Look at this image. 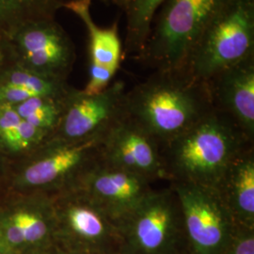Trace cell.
Here are the masks:
<instances>
[{
  "instance_id": "obj_8",
  "label": "cell",
  "mask_w": 254,
  "mask_h": 254,
  "mask_svg": "<svg viewBox=\"0 0 254 254\" xmlns=\"http://www.w3.org/2000/svg\"><path fill=\"white\" fill-rule=\"evenodd\" d=\"M100 158L150 182L168 179L159 143L125 113L105 132Z\"/></svg>"
},
{
  "instance_id": "obj_17",
  "label": "cell",
  "mask_w": 254,
  "mask_h": 254,
  "mask_svg": "<svg viewBox=\"0 0 254 254\" xmlns=\"http://www.w3.org/2000/svg\"><path fill=\"white\" fill-rule=\"evenodd\" d=\"M165 0H116L127 18L124 55H136L144 45L154 15Z\"/></svg>"
},
{
  "instance_id": "obj_14",
  "label": "cell",
  "mask_w": 254,
  "mask_h": 254,
  "mask_svg": "<svg viewBox=\"0 0 254 254\" xmlns=\"http://www.w3.org/2000/svg\"><path fill=\"white\" fill-rule=\"evenodd\" d=\"M80 197V200L68 202L62 211L66 226L74 236L100 245L121 236L114 218L83 192Z\"/></svg>"
},
{
  "instance_id": "obj_9",
  "label": "cell",
  "mask_w": 254,
  "mask_h": 254,
  "mask_svg": "<svg viewBox=\"0 0 254 254\" xmlns=\"http://www.w3.org/2000/svg\"><path fill=\"white\" fill-rule=\"evenodd\" d=\"M126 91V84L121 80L96 95L70 91L59 124L62 134L69 141L103 136L124 114Z\"/></svg>"
},
{
  "instance_id": "obj_5",
  "label": "cell",
  "mask_w": 254,
  "mask_h": 254,
  "mask_svg": "<svg viewBox=\"0 0 254 254\" xmlns=\"http://www.w3.org/2000/svg\"><path fill=\"white\" fill-rule=\"evenodd\" d=\"M118 225L133 254H172L179 234L185 233L180 201L172 185L150 191Z\"/></svg>"
},
{
  "instance_id": "obj_6",
  "label": "cell",
  "mask_w": 254,
  "mask_h": 254,
  "mask_svg": "<svg viewBox=\"0 0 254 254\" xmlns=\"http://www.w3.org/2000/svg\"><path fill=\"white\" fill-rule=\"evenodd\" d=\"M180 201L185 234L195 254H223L237 223L215 188L172 182Z\"/></svg>"
},
{
  "instance_id": "obj_4",
  "label": "cell",
  "mask_w": 254,
  "mask_h": 254,
  "mask_svg": "<svg viewBox=\"0 0 254 254\" xmlns=\"http://www.w3.org/2000/svg\"><path fill=\"white\" fill-rule=\"evenodd\" d=\"M254 56V0H230L192 49L180 70L201 82Z\"/></svg>"
},
{
  "instance_id": "obj_18",
  "label": "cell",
  "mask_w": 254,
  "mask_h": 254,
  "mask_svg": "<svg viewBox=\"0 0 254 254\" xmlns=\"http://www.w3.org/2000/svg\"><path fill=\"white\" fill-rule=\"evenodd\" d=\"M68 93L64 96L32 97L13 107L28 124L49 132L61 122Z\"/></svg>"
},
{
  "instance_id": "obj_2",
  "label": "cell",
  "mask_w": 254,
  "mask_h": 254,
  "mask_svg": "<svg viewBox=\"0 0 254 254\" xmlns=\"http://www.w3.org/2000/svg\"><path fill=\"white\" fill-rule=\"evenodd\" d=\"M250 145L232 118L214 107L161 146V155L171 181L216 188L229 165Z\"/></svg>"
},
{
  "instance_id": "obj_10",
  "label": "cell",
  "mask_w": 254,
  "mask_h": 254,
  "mask_svg": "<svg viewBox=\"0 0 254 254\" xmlns=\"http://www.w3.org/2000/svg\"><path fill=\"white\" fill-rule=\"evenodd\" d=\"M151 183L104 162L99 156L85 173L80 190L119 223L153 190Z\"/></svg>"
},
{
  "instance_id": "obj_15",
  "label": "cell",
  "mask_w": 254,
  "mask_h": 254,
  "mask_svg": "<svg viewBox=\"0 0 254 254\" xmlns=\"http://www.w3.org/2000/svg\"><path fill=\"white\" fill-rule=\"evenodd\" d=\"M92 0H69L63 8L69 9L81 19L89 36L90 64L108 67L118 71L124 59V45L119 36L118 23L111 27H98L91 15Z\"/></svg>"
},
{
  "instance_id": "obj_21",
  "label": "cell",
  "mask_w": 254,
  "mask_h": 254,
  "mask_svg": "<svg viewBox=\"0 0 254 254\" xmlns=\"http://www.w3.org/2000/svg\"><path fill=\"white\" fill-rule=\"evenodd\" d=\"M117 71L96 64H90L89 81L83 93L87 95H96L108 89Z\"/></svg>"
},
{
  "instance_id": "obj_13",
  "label": "cell",
  "mask_w": 254,
  "mask_h": 254,
  "mask_svg": "<svg viewBox=\"0 0 254 254\" xmlns=\"http://www.w3.org/2000/svg\"><path fill=\"white\" fill-rule=\"evenodd\" d=\"M103 136L91 137L61 146L31 164L25 171V183L41 187L51 185L71 174L90 156L100 154Z\"/></svg>"
},
{
  "instance_id": "obj_19",
  "label": "cell",
  "mask_w": 254,
  "mask_h": 254,
  "mask_svg": "<svg viewBox=\"0 0 254 254\" xmlns=\"http://www.w3.org/2000/svg\"><path fill=\"white\" fill-rule=\"evenodd\" d=\"M11 218L22 229L26 242H38L44 239L48 233V224L46 218L38 213L18 212L12 215Z\"/></svg>"
},
{
  "instance_id": "obj_27",
  "label": "cell",
  "mask_w": 254,
  "mask_h": 254,
  "mask_svg": "<svg viewBox=\"0 0 254 254\" xmlns=\"http://www.w3.org/2000/svg\"><path fill=\"white\" fill-rule=\"evenodd\" d=\"M125 254V253H115V254Z\"/></svg>"
},
{
  "instance_id": "obj_24",
  "label": "cell",
  "mask_w": 254,
  "mask_h": 254,
  "mask_svg": "<svg viewBox=\"0 0 254 254\" xmlns=\"http://www.w3.org/2000/svg\"><path fill=\"white\" fill-rule=\"evenodd\" d=\"M6 235L9 243L13 245H19L26 242L22 229L19 226L18 223L11 218H9V224L7 228Z\"/></svg>"
},
{
  "instance_id": "obj_12",
  "label": "cell",
  "mask_w": 254,
  "mask_h": 254,
  "mask_svg": "<svg viewBox=\"0 0 254 254\" xmlns=\"http://www.w3.org/2000/svg\"><path fill=\"white\" fill-rule=\"evenodd\" d=\"M238 225L254 227V154L247 147L229 165L215 188Z\"/></svg>"
},
{
  "instance_id": "obj_1",
  "label": "cell",
  "mask_w": 254,
  "mask_h": 254,
  "mask_svg": "<svg viewBox=\"0 0 254 254\" xmlns=\"http://www.w3.org/2000/svg\"><path fill=\"white\" fill-rule=\"evenodd\" d=\"M214 108L208 84L182 70L155 71L126 91L125 115L160 147L178 136Z\"/></svg>"
},
{
  "instance_id": "obj_22",
  "label": "cell",
  "mask_w": 254,
  "mask_h": 254,
  "mask_svg": "<svg viewBox=\"0 0 254 254\" xmlns=\"http://www.w3.org/2000/svg\"><path fill=\"white\" fill-rule=\"evenodd\" d=\"M223 254H254V228L237 225Z\"/></svg>"
},
{
  "instance_id": "obj_23",
  "label": "cell",
  "mask_w": 254,
  "mask_h": 254,
  "mask_svg": "<svg viewBox=\"0 0 254 254\" xmlns=\"http://www.w3.org/2000/svg\"><path fill=\"white\" fill-rule=\"evenodd\" d=\"M21 121L12 105L0 104V138L4 142L15 132Z\"/></svg>"
},
{
  "instance_id": "obj_16",
  "label": "cell",
  "mask_w": 254,
  "mask_h": 254,
  "mask_svg": "<svg viewBox=\"0 0 254 254\" xmlns=\"http://www.w3.org/2000/svg\"><path fill=\"white\" fill-rule=\"evenodd\" d=\"M64 3V0H0V39L7 40L29 22L55 18Z\"/></svg>"
},
{
  "instance_id": "obj_25",
  "label": "cell",
  "mask_w": 254,
  "mask_h": 254,
  "mask_svg": "<svg viewBox=\"0 0 254 254\" xmlns=\"http://www.w3.org/2000/svg\"><path fill=\"white\" fill-rule=\"evenodd\" d=\"M11 63L7 41L0 39V73Z\"/></svg>"
},
{
  "instance_id": "obj_7",
  "label": "cell",
  "mask_w": 254,
  "mask_h": 254,
  "mask_svg": "<svg viewBox=\"0 0 254 254\" xmlns=\"http://www.w3.org/2000/svg\"><path fill=\"white\" fill-rule=\"evenodd\" d=\"M6 41L13 64L59 80L64 81L76 58L71 38L55 18L27 23Z\"/></svg>"
},
{
  "instance_id": "obj_26",
  "label": "cell",
  "mask_w": 254,
  "mask_h": 254,
  "mask_svg": "<svg viewBox=\"0 0 254 254\" xmlns=\"http://www.w3.org/2000/svg\"><path fill=\"white\" fill-rule=\"evenodd\" d=\"M100 1L104 2L105 4H111V3H113V4H114L116 0H100Z\"/></svg>"
},
{
  "instance_id": "obj_3",
  "label": "cell",
  "mask_w": 254,
  "mask_h": 254,
  "mask_svg": "<svg viewBox=\"0 0 254 254\" xmlns=\"http://www.w3.org/2000/svg\"><path fill=\"white\" fill-rule=\"evenodd\" d=\"M230 0H165L135 59L154 71L179 70L200 35Z\"/></svg>"
},
{
  "instance_id": "obj_20",
  "label": "cell",
  "mask_w": 254,
  "mask_h": 254,
  "mask_svg": "<svg viewBox=\"0 0 254 254\" xmlns=\"http://www.w3.org/2000/svg\"><path fill=\"white\" fill-rule=\"evenodd\" d=\"M48 131L37 128L22 119L15 132L6 140V144L13 150L27 149L32 144L40 142Z\"/></svg>"
},
{
  "instance_id": "obj_11",
  "label": "cell",
  "mask_w": 254,
  "mask_h": 254,
  "mask_svg": "<svg viewBox=\"0 0 254 254\" xmlns=\"http://www.w3.org/2000/svg\"><path fill=\"white\" fill-rule=\"evenodd\" d=\"M213 105L227 114L253 142L254 137V56L219 72L207 82Z\"/></svg>"
}]
</instances>
